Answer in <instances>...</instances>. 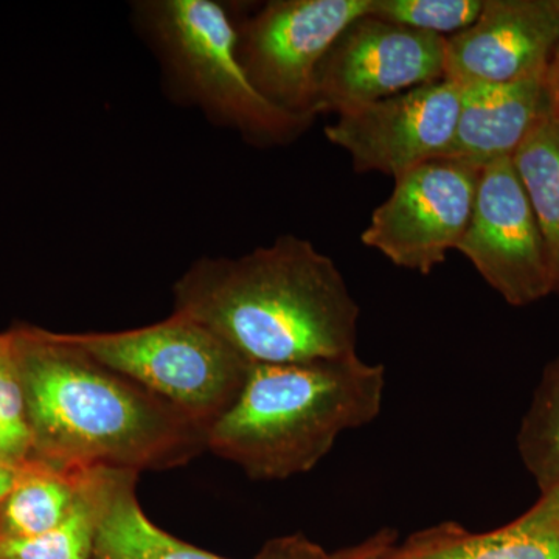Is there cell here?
<instances>
[{
    "mask_svg": "<svg viewBox=\"0 0 559 559\" xmlns=\"http://www.w3.org/2000/svg\"><path fill=\"white\" fill-rule=\"evenodd\" d=\"M7 337L27 401L32 460L139 474L186 465L207 450V430L92 359L64 333L21 323Z\"/></svg>",
    "mask_w": 559,
    "mask_h": 559,
    "instance_id": "cell-1",
    "label": "cell"
},
{
    "mask_svg": "<svg viewBox=\"0 0 559 559\" xmlns=\"http://www.w3.org/2000/svg\"><path fill=\"white\" fill-rule=\"evenodd\" d=\"M173 307L250 364L358 353V301L334 261L296 235L237 259L194 261L173 286Z\"/></svg>",
    "mask_w": 559,
    "mask_h": 559,
    "instance_id": "cell-2",
    "label": "cell"
},
{
    "mask_svg": "<svg viewBox=\"0 0 559 559\" xmlns=\"http://www.w3.org/2000/svg\"><path fill=\"white\" fill-rule=\"evenodd\" d=\"M385 369L344 358L252 364L237 400L207 429V450L253 480L310 473L342 433L381 414Z\"/></svg>",
    "mask_w": 559,
    "mask_h": 559,
    "instance_id": "cell-3",
    "label": "cell"
},
{
    "mask_svg": "<svg viewBox=\"0 0 559 559\" xmlns=\"http://www.w3.org/2000/svg\"><path fill=\"white\" fill-rule=\"evenodd\" d=\"M135 20L175 94L210 120L259 145L299 138L312 119L280 109L257 91L238 55V27L216 0H148Z\"/></svg>",
    "mask_w": 559,
    "mask_h": 559,
    "instance_id": "cell-4",
    "label": "cell"
},
{
    "mask_svg": "<svg viewBox=\"0 0 559 559\" xmlns=\"http://www.w3.org/2000/svg\"><path fill=\"white\" fill-rule=\"evenodd\" d=\"M64 337L205 430L237 400L252 366L213 331L179 312L142 329Z\"/></svg>",
    "mask_w": 559,
    "mask_h": 559,
    "instance_id": "cell-5",
    "label": "cell"
},
{
    "mask_svg": "<svg viewBox=\"0 0 559 559\" xmlns=\"http://www.w3.org/2000/svg\"><path fill=\"white\" fill-rule=\"evenodd\" d=\"M371 0H274L238 27V55L263 97L316 119V75L334 40L369 13Z\"/></svg>",
    "mask_w": 559,
    "mask_h": 559,
    "instance_id": "cell-6",
    "label": "cell"
},
{
    "mask_svg": "<svg viewBox=\"0 0 559 559\" xmlns=\"http://www.w3.org/2000/svg\"><path fill=\"white\" fill-rule=\"evenodd\" d=\"M481 168L437 157L395 179L392 194L371 215L360 235L403 270L428 275L457 248L476 201Z\"/></svg>",
    "mask_w": 559,
    "mask_h": 559,
    "instance_id": "cell-7",
    "label": "cell"
},
{
    "mask_svg": "<svg viewBox=\"0 0 559 559\" xmlns=\"http://www.w3.org/2000/svg\"><path fill=\"white\" fill-rule=\"evenodd\" d=\"M455 250L513 307L558 293L549 249L511 159L481 168L473 215Z\"/></svg>",
    "mask_w": 559,
    "mask_h": 559,
    "instance_id": "cell-8",
    "label": "cell"
},
{
    "mask_svg": "<svg viewBox=\"0 0 559 559\" xmlns=\"http://www.w3.org/2000/svg\"><path fill=\"white\" fill-rule=\"evenodd\" d=\"M447 39L360 16L325 55L316 75L318 114L345 112L444 80Z\"/></svg>",
    "mask_w": 559,
    "mask_h": 559,
    "instance_id": "cell-9",
    "label": "cell"
},
{
    "mask_svg": "<svg viewBox=\"0 0 559 559\" xmlns=\"http://www.w3.org/2000/svg\"><path fill=\"white\" fill-rule=\"evenodd\" d=\"M462 90L451 80L423 84L384 100L337 114L326 139L347 151L358 173L399 179L412 168L443 157L454 140Z\"/></svg>",
    "mask_w": 559,
    "mask_h": 559,
    "instance_id": "cell-10",
    "label": "cell"
},
{
    "mask_svg": "<svg viewBox=\"0 0 559 559\" xmlns=\"http://www.w3.org/2000/svg\"><path fill=\"white\" fill-rule=\"evenodd\" d=\"M558 47L557 0H485L479 20L447 38L444 79L518 83L546 73Z\"/></svg>",
    "mask_w": 559,
    "mask_h": 559,
    "instance_id": "cell-11",
    "label": "cell"
},
{
    "mask_svg": "<svg viewBox=\"0 0 559 559\" xmlns=\"http://www.w3.org/2000/svg\"><path fill=\"white\" fill-rule=\"evenodd\" d=\"M138 473L123 471L103 516L92 559H229L210 554L157 527L140 507ZM396 533L385 528L355 546L330 551L307 536L272 539L253 559H385Z\"/></svg>",
    "mask_w": 559,
    "mask_h": 559,
    "instance_id": "cell-12",
    "label": "cell"
},
{
    "mask_svg": "<svg viewBox=\"0 0 559 559\" xmlns=\"http://www.w3.org/2000/svg\"><path fill=\"white\" fill-rule=\"evenodd\" d=\"M460 90L457 128L443 157L477 168L511 159L524 140L557 112L547 72L513 84H466Z\"/></svg>",
    "mask_w": 559,
    "mask_h": 559,
    "instance_id": "cell-13",
    "label": "cell"
},
{
    "mask_svg": "<svg viewBox=\"0 0 559 559\" xmlns=\"http://www.w3.org/2000/svg\"><path fill=\"white\" fill-rule=\"evenodd\" d=\"M385 559H559V489L503 527L471 532L457 522L419 530Z\"/></svg>",
    "mask_w": 559,
    "mask_h": 559,
    "instance_id": "cell-14",
    "label": "cell"
},
{
    "mask_svg": "<svg viewBox=\"0 0 559 559\" xmlns=\"http://www.w3.org/2000/svg\"><path fill=\"white\" fill-rule=\"evenodd\" d=\"M90 471L55 468L39 460L21 466L0 507V539L31 538L57 527L72 510Z\"/></svg>",
    "mask_w": 559,
    "mask_h": 559,
    "instance_id": "cell-15",
    "label": "cell"
},
{
    "mask_svg": "<svg viewBox=\"0 0 559 559\" xmlns=\"http://www.w3.org/2000/svg\"><path fill=\"white\" fill-rule=\"evenodd\" d=\"M123 471L91 469L72 510L49 532L0 539V559H92L103 516Z\"/></svg>",
    "mask_w": 559,
    "mask_h": 559,
    "instance_id": "cell-16",
    "label": "cell"
},
{
    "mask_svg": "<svg viewBox=\"0 0 559 559\" xmlns=\"http://www.w3.org/2000/svg\"><path fill=\"white\" fill-rule=\"evenodd\" d=\"M543 230L559 293V114L543 121L511 156Z\"/></svg>",
    "mask_w": 559,
    "mask_h": 559,
    "instance_id": "cell-17",
    "label": "cell"
},
{
    "mask_svg": "<svg viewBox=\"0 0 559 559\" xmlns=\"http://www.w3.org/2000/svg\"><path fill=\"white\" fill-rule=\"evenodd\" d=\"M518 447L540 492L559 489V359L544 371L522 419Z\"/></svg>",
    "mask_w": 559,
    "mask_h": 559,
    "instance_id": "cell-18",
    "label": "cell"
},
{
    "mask_svg": "<svg viewBox=\"0 0 559 559\" xmlns=\"http://www.w3.org/2000/svg\"><path fill=\"white\" fill-rule=\"evenodd\" d=\"M485 0H371V16L412 31L450 38L471 27Z\"/></svg>",
    "mask_w": 559,
    "mask_h": 559,
    "instance_id": "cell-19",
    "label": "cell"
},
{
    "mask_svg": "<svg viewBox=\"0 0 559 559\" xmlns=\"http://www.w3.org/2000/svg\"><path fill=\"white\" fill-rule=\"evenodd\" d=\"M33 436L27 401L14 360L9 337L0 349V463L21 468L31 462Z\"/></svg>",
    "mask_w": 559,
    "mask_h": 559,
    "instance_id": "cell-20",
    "label": "cell"
},
{
    "mask_svg": "<svg viewBox=\"0 0 559 559\" xmlns=\"http://www.w3.org/2000/svg\"><path fill=\"white\" fill-rule=\"evenodd\" d=\"M20 469L5 465V463H0V507L5 502L7 496L10 495L11 489L16 484L17 477H20Z\"/></svg>",
    "mask_w": 559,
    "mask_h": 559,
    "instance_id": "cell-21",
    "label": "cell"
},
{
    "mask_svg": "<svg viewBox=\"0 0 559 559\" xmlns=\"http://www.w3.org/2000/svg\"><path fill=\"white\" fill-rule=\"evenodd\" d=\"M547 81H549L551 95H554L555 106H557V112L559 114V47L549 69H547Z\"/></svg>",
    "mask_w": 559,
    "mask_h": 559,
    "instance_id": "cell-22",
    "label": "cell"
},
{
    "mask_svg": "<svg viewBox=\"0 0 559 559\" xmlns=\"http://www.w3.org/2000/svg\"><path fill=\"white\" fill-rule=\"evenodd\" d=\"M5 345V333H0V349Z\"/></svg>",
    "mask_w": 559,
    "mask_h": 559,
    "instance_id": "cell-23",
    "label": "cell"
},
{
    "mask_svg": "<svg viewBox=\"0 0 559 559\" xmlns=\"http://www.w3.org/2000/svg\"><path fill=\"white\" fill-rule=\"evenodd\" d=\"M557 7H558V10H559V0H557Z\"/></svg>",
    "mask_w": 559,
    "mask_h": 559,
    "instance_id": "cell-24",
    "label": "cell"
}]
</instances>
